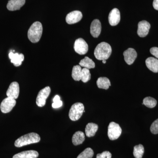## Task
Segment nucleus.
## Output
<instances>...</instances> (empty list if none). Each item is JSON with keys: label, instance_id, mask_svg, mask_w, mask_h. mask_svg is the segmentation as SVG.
I'll return each instance as SVG.
<instances>
[{"label": "nucleus", "instance_id": "obj_1", "mask_svg": "<svg viewBox=\"0 0 158 158\" xmlns=\"http://www.w3.org/2000/svg\"><path fill=\"white\" fill-rule=\"evenodd\" d=\"M112 51L111 46L107 43L103 42L97 46L94 50V55L99 60H106L110 58Z\"/></svg>", "mask_w": 158, "mask_h": 158}, {"label": "nucleus", "instance_id": "obj_2", "mask_svg": "<svg viewBox=\"0 0 158 158\" xmlns=\"http://www.w3.org/2000/svg\"><path fill=\"white\" fill-rule=\"evenodd\" d=\"M40 137L36 133H30L20 137L15 142V146L19 148L39 142Z\"/></svg>", "mask_w": 158, "mask_h": 158}, {"label": "nucleus", "instance_id": "obj_3", "mask_svg": "<svg viewBox=\"0 0 158 158\" xmlns=\"http://www.w3.org/2000/svg\"><path fill=\"white\" fill-rule=\"evenodd\" d=\"M43 27L39 22H34L28 31V37L31 42L36 43L39 42L42 36Z\"/></svg>", "mask_w": 158, "mask_h": 158}, {"label": "nucleus", "instance_id": "obj_4", "mask_svg": "<svg viewBox=\"0 0 158 158\" xmlns=\"http://www.w3.org/2000/svg\"><path fill=\"white\" fill-rule=\"evenodd\" d=\"M85 112V106L81 102L76 103L71 107L69 116L71 120L77 121L81 118Z\"/></svg>", "mask_w": 158, "mask_h": 158}, {"label": "nucleus", "instance_id": "obj_5", "mask_svg": "<svg viewBox=\"0 0 158 158\" xmlns=\"http://www.w3.org/2000/svg\"><path fill=\"white\" fill-rule=\"evenodd\" d=\"M122 133L121 128L116 123H110L108 127V135L110 140H115L118 139Z\"/></svg>", "mask_w": 158, "mask_h": 158}, {"label": "nucleus", "instance_id": "obj_6", "mask_svg": "<svg viewBox=\"0 0 158 158\" xmlns=\"http://www.w3.org/2000/svg\"><path fill=\"white\" fill-rule=\"evenodd\" d=\"M51 93V88L49 87L44 88L39 91L36 99V104L40 107L44 106L46 104V99Z\"/></svg>", "mask_w": 158, "mask_h": 158}, {"label": "nucleus", "instance_id": "obj_7", "mask_svg": "<svg viewBox=\"0 0 158 158\" xmlns=\"http://www.w3.org/2000/svg\"><path fill=\"white\" fill-rule=\"evenodd\" d=\"M15 99L10 97L4 99L1 103L0 109L1 111L4 113H7L11 112V110L16 105Z\"/></svg>", "mask_w": 158, "mask_h": 158}, {"label": "nucleus", "instance_id": "obj_8", "mask_svg": "<svg viewBox=\"0 0 158 158\" xmlns=\"http://www.w3.org/2000/svg\"><path fill=\"white\" fill-rule=\"evenodd\" d=\"M74 49L77 53L79 55H85L88 52V45L83 38H80L76 40L74 45Z\"/></svg>", "mask_w": 158, "mask_h": 158}, {"label": "nucleus", "instance_id": "obj_9", "mask_svg": "<svg viewBox=\"0 0 158 158\" xmlns=\"http://www.w3.org/2000/svg\"><path fill=\"white\" fill-rule=\"evenodd\" d=\"M151 25L148 22L145 20L141 21L138 23L137 33L138 36L141 37H146L149 33Z\"/></svg>", "mask_w": 158, "mask_h": 158}, {"label": "nucleus", "instance_id": "obj_10", "mask_svg": "<svg viewBox=\"0 0 158 158\" xmlns=\"http://www.w3.org/2000/svg\"><path fill=\"white\" fill-rule=\"evenodd\" d=\"M83 15L81 12L79 11H72L66 16V23L69 24H73L79 22L82 19Z\"/></svg>", "mask_w": 158, "mask_h": 158}, {"label": "nucleus", "instance_id": "obj_11", "mask_svg": "<svg viewBox=\"0 0 158 158\" xmlns=\"http://www.w3.org/2000/svg\"><path fill=\"white\" fill-rule=\"evenodd\" d=\"M19 94V86L17 82H13L10 84L6 94L8 97L16 99L18 98Z\"/></svg>", "mask_w": 158, "mask_h": 158}, {"label": "nucleus", "instance_id": "obj_12", "mask_svg": "<svg viewBox=\"0 0 158 158\" xmlns=\"http://www.w3.org/2000/svg\"><path fill=\"white\" fill-rule=\"evenodd\" d=\"M124 60L128 65H131L137 57V53L134 49L129 48L123 52Z\"/></svg>", "mask_w": 158, "mask_h": 158}, {"label": "nucleus", "instance_id": "obj_13", "mask_svg": "<svg viewBox=\"0 0 158 158\" xmlns=\"http://www.w3.org/2000/svg\"><path fill=\"white\" fill-rule=\"evenodd\" d=\"M120 20V14L119 10L116 8L110 11L109 15V21L110 25L115 26L118 24Z\"/></svg>", "mask_w": 158, "mask_h": 158}, {"label": "nucleus", "instance_id": "obj_14", "mask_svg": "<svg viewBox=\"0 0 158 158\" xmlns=\"http://www.w3.org/2000/svg\"><path fill=\"white\" fill-rule=\"evenodd\" d=\"M102 30L101 23L98 19L94 20L91 23L90 33L94 38H97L101 34Z\"/></svg>", "mask_w": 158, "mask_h": 158}, {"label": "nucleus", "instance_id": "obj_15", "mask_svg": "<svg viewBox=\"0 0 158 158\" xmlns=\"http://www.w3.org/2000/svg\"><path fill=\"white\" fill-rule=\"evenodd\" d=\"M26 0H10L7 4V8L9 11L19 10L25 4Z\"/></svg>", "mask_w": 158, "mask_h": 158}, {"label": "nucleus", "instance_id": "obj_16", "mask_svg": "<svg viewBox=\"0 0 158 158\" xmlns=\"http://www.w3.org/2000/svg\"><path fill=\"white\" fill-rule=\"evenodd\" d=\"M9 58L11 59V63H13L15 66H19L21 65L22 62L24 59V56L23 54L13 53L10 52L9 54Z\"/></svg>", "mask_w": 158, "mask_h": 158}, {"label": "nucleus", "instance_id": "obj_17", "mask_svg": "<svg viewBox=\"0 0 158 158\" xmlns=\"http://www.w3.org/2000/svg\"><path fill=\"white\" fill-rule=\"evenodd\" d=\"M39 153L35 150L26 151L15 155L12 158H37Z\"/></svg>", "mask_w": 158, "mask_h": 158}, {"label": "nucleus", "instance_id": "obj_18", "mask_svg": "<svg viewBox=\"0 0 158 158\" xmlns=\"http://www.w3.org/2000/svg\"><path fill=\"white\" fill-rule=\"evenodd\" d=\"M146 66L153 72L158 73V60L153 57H149L145 61Z\"/></svg>", "mask_w": 158, "mask_h": 158}, {"label": "nucleus", "instance_id": "obj_19", "mask_svg": "<svg viewBox=\"0 0 158 158\" xmlns=\"http://www.w3.org/2000/svg\"><path fill=\"white\" fill-rule=\"evenodd\" d=\"M98 126L97 124L93 123H88L85 128V134L88 137H93L95 135L98 129Z\"/></svg>", "mask_w": 158, "mask_h": 158}, {"label": "nucleus", "instance_id": "obj_20", "mask_svg": "<svg viewBox=\"0 0 158 158\" xmlns=\"http://www.w3.org/2000/svg\"><path fill=\"white\" fill-rule=\"evenodd\" d=\"M85 140V134L81 131L76 132L73 136L72 142L76 146L82 144Z\"/></svg>", "mask_w": 158, "mask_h": 158}, {"label": "nucleus", "instance_id": "obj_21", "mask_svg": "<svg viewBox=\"0 0 158 158\" xmlns=\"http://www.w3.org/2000/svg\"><path fill=\"white\" fill-rule=\"evenodd\" d=\"M97 85L98 88L107 90L111 86V83L110 80L107 78L101 77L98 79L97 81Z\"/></svg>", "mask_w": 158, "mask_h": 158}, {"label": "nucleus", "instance_id": "obj_22", "mask_svg": "<svg viewBox=\"0 0 158 158\" xmlns=\"http://www.w3.org/2000/svg\"><path fill=\"white\" fill-rule=\"evenodd\" d=\"M79 65L82 67L88 69L94 68L95 66V63L93 60L88 57H85L84 59H82L79 63Z\"/></svg>", "mask_w": 158, "mask_h": 158}, {"label": "nucleus", "instance_id": "obj_23", "mask_svg": "<svg viewBox=\"0 0 158 158\" xmlns=\"http://www.w3.org/2000/svg\"><path fill=\"white\" fill-rule=\"evenodd\" d=\"M82 69L80 65H77L73 66V68L72 77L76 81H80L81 79Z\"/></svg>", "mask_w": 158, "mask_h": 158}, {"label": "nucleus", "instance_id": "obj_24", "mask_svg": "<svg viewBox=\"0 0 158 158\" xmlns=\"http://www.w3.org/2000/svg\"><path fill=\"white\" fill-rule=\"evenodd\" d=\"M144 152V147L142 144H140L134 147L133 154L135 158H142Z\"/></svg>", "mask_w": 158, "mask_h": 158}, {"label": "nucleus", "instance_id": "obj_25", "mask_svg": "<svg viewBox=\"0 0 158 158\" xmlns=\"http://www.w3.org/2000/svg\"><path fill=\"white\" fill-rule=\"evenodd\" d=\"M143 104L149 108H154L157 104V101L155 99L150 97L145 98L143 99Z\"/></svg>", "mask_w": 158, "mask_h": 158}, {"label": "nucleus", "instance_id": "obj_26", "mask_svg": "<svg viewBox=\"0 0 158 158\" xmlns=\"http://www.w3.org/2000/svg\"><path fill=\"white\" fill-rule=\"evenodd\" d=\"M94 154L93 150L90 148H88L81 153L77 158H92Z\"/></svg>", "mask_w": 158, "mask_h": 158}, {"label": "nucleus", "instance_id": "obj_27", "mask_svg": "<svg viewBox=\"0 0 158 158\" xmlns=\"http://www.w3.org/2000/svg\"><path fill=\"white\" fill-rule=\"evenodd\" d=\"M91 78L90 70L87 68H84L82 69L81 79V80L84 83H86L90 80Z\"/></svg>", "mask_w": 158, "mask_h": 158}, {"label": "nucleus", "instance_id": "obj_28", "mask_svg": "<svg viewBox=\"0 0 158 158\" xmlns=\"http://www.w3.org/2000/svg\"><path fill=\"white\" fill-rule=\"evenodd\" d=\"M151 132L154 135L158 134V118L154 122L150 127Z\"/></svg>", "mask_w": 158, "mask_h": 158}, {"label": "nucleus", "instance_id": "obj_29", "mask_svg": "<svg viewBox=\"0 0 158 158\" xmlns=\"http://www.w3.org/2000/svg\"><path fill=\"white\" fill-rule=\"evenodd\" d=\"M112 154L109 151H104L97 155L96 158H111Z\"/></svg>", "mask_w": 158, "mask_h": 158}, {"label": "nucleus", "instance_id": "obj_30", "mask_svg": "<svg viewBox=\"0 0 158 158\" xmlns=\"http://www.w3.org/2000/svg\"><path fill=\"white\" fill-rule=\"evenodd\" d=\"M150 52L153 56H154L155 57L158 59V48L153 47L150 49Z\"/></svg>", "mask_w": 158, "mask_h": 158}, {"label": "nucleus", "instance_id": "obj_31", "mask_svg": "<svg viewBox=\"0 0 158 158\" xmlns=\"http://www.w3.org/2000/svg\"><path fill=\"white\" fill-rule=\"evenodd\" d=\"M62 101L59 100V101L54 102L52 104V107L54 109H57L62 106Z\"/></svg>", "mask_w": 158, "mask_h": 158}, {"label": "nucleus", "instance_id": "obj_32", "mask_svg": "<svg viewBox=\"0 0 158 158\" xmlns=\"http://www.w3.org/2000/svg\"><path fill=\"white\" fill-rule=\"evenodd\" d=\"M153 6L156 10L158 11V0H154L153 2Z\"/></svg>", "mask_w": 158, "mask_h": 158}, {"label": "nucleus", "instance_id": "obj_33", "mask_svg": "<svg viewBox=\"0 0 158 158\" xmlns=\"http://www.w3.org/2000/svg\"><path fill=\"white\" fill-rule=\"evenodd\" d=\"M59 100H60V97H59V95H57L55 96V97L54 98L53 101V102H54L59 101Z\"/></svg>", "mask_w": 158, "mask_h": 158}, {"label": "nucleus", "instance_id": "obj_34", "mask_svg": "<svg viewBox=\"0 0 158 158\" xmlns=\"http://www.w3.org/2000/svg\"><path fill=\"white\" fill-rule=\"evenodd\" d=\"M102 62L103 63H104V64H105V63H106V60H102Z\"/></svg>", "mask_w": 158, "mask_h": 158}]
</instances>
